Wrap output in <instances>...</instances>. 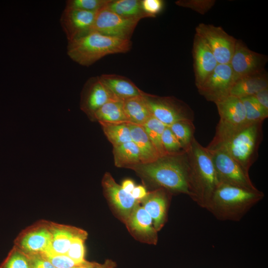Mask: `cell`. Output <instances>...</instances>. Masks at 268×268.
I'll list each match as a JSON object with an SVG mask.
<instances>
[{
  "mask_svg": "<svg viewBox=\"0 0 268 268\" xmlns=\"http://www.w3.org/2000/svg\"><path fill=\"white\" fill-rule=\"evenodd\" d=\"M215 3L214 0H180L175 2L179 6L191 8L201 14L207 12Z\"/></svg>",
  "mask_w": 268,
  "mask_h": 268,
  "instance_id": "cell-36",
  "label": "cell"
},
{
  "mask_svg": "<svg viewBox=\"0 0 268 268\" xmlns=\"http://www.w3.org/2000/svg\"><path fill=\"white\" fill-rule=\"evenodd\" d=\"M113 153L116 166L131 167L141 163L139 150L133 141H129L113 146Z\"/></svg>",
  "mask_w": 268,
  "mask_h": 268,
  "instance_id": "cell-26",
  "label": "cell"
},
{
  "mask_svg": "<svg viewBox=\"0 0 268 268\" xmlns=\"http://www.w3.org/2000/svg\"><path fill=\"white\" fill-rule=\"evenodd\" d=\"M264 197L262 191L220 184L206 208L220 220L239 221Z\"/></svg>",
  "mask_w": 268,
  "mask_h": 268,
  "instance_id": "cell-3",
  "label": "cell"
},
{
  "mask_svg": "<svg viewBox=\"0 0 268 268\" xmlns=\"http://www.w3.org/2000/svg\"><path fill=\"white\" fill-rule=\"evenodd\" d=\"M186 152L190 166V197L206 209L220 184L213 163L206 147L195 137Z\"/></svg>",
  "mask_w": 268,
  "mask_h": 268,
  "instance_id": "cell-2",
  "label": "cell"
},
{
  "mask_svg": "<svg viewBox=\"0 0 268 268\" xmlns=\"http://www.w3.org/2000/svg\"><path fill=\"white\" fill-rule=\"evenodd\" d=\"M143 95L123 101L124 111L129 123L142 126L152 116Z\"/></svg>",
  "mask_w": 268,
  "mask_h": 268,
  "instance_id": "cell-25",
  "label": "cell"
},
{
  "mask_svg": "<svg viewBox=\"0 0 268 268\" xmlns=\"http://www.w3.org/2000/svg\"><path fill=\"white\" fill-rule=\"evenodd\" d=\"M97 11L65 7L60 21L68 42L91 32Z\"/></svg>",
  "mask_w": 268,
  "mask_h": 268,
  "instance_id": "cell-15",
  "label": "cell"
},
{
  "mask_svg": "<svg viewBox=\"0 0 268 268\" xmlns=\"http://www.w3.org/2000/svg\"><path fill=\"white\" fill-rule=\"evenodd\" d=\"M141 126L160 156L166 155L162 146L161 136L167 126L151 116Z\"/></svg>",
  "mask_w": 268,
  "mask_h": 268,
  "instance_id": "cell-29",
  "label": "cell"
},
{
  "mask_svg": "<svg viewBox=\"0 0 268 268\" xmlns=\"http://www.w3.org/2000/svg\"><path fill=\"white\" fill-rule=\"evenodd\" d=\"M106 7L126 18L140 20L149 17L142 8L141 0H109Z\"/></svg>",
  "mask_w": 268,
  "mask_h": 268,
  "instance_id": "cell-27",
  "label": "cell"
},
{
  "mask_svg": "<svg viewBox=\"0 0 268 268\" xmlns=\"http://www.w3.org/2000/svg\"><path fill=\"white\" fill-rule=\"evenodd\" d=\"M50 228L52 235L51 246L49 252L43 255L44 256L66 255L74 238L87 236L86 231L72 226L50 222Z\"/></svg>",
  "mask_w": 268,
  "mask_h": 268,
  "instance_id": "cell-20",
  "label": "cell"
},
{
  "mask_svg": "<svg viewBox=\"0 0 268 268\" xmlns=\"http://www.w3.org/2000/svg\"><path fill=\"white\" fill-rule=\"evenodd\" d=\"M147 194V192L145 187L138 185L134 187L131 194L134 199L140 201L145 197Z\"/></svg>",
  "mask_w": 268,
  "mask_h": 268,
  "instance_id": "cell-42",
  "label": "cell"
},
{
  "mask_svg": "<svg viewBox=\"0 0 268 268\" xmlns=\"http://www.w3.org/2000/svg\"><path fill=\"white\" fill-rule=\"evenodd\" d=\"M103 193L111 208L117 217L124 224L139 201L131 194L125 192L116 183L110 173L106 172L102 180Z\"/></svg>",
  "mask_w": 268,
  "mask_h": 268,
  "instance_id": "cell-14",
  "label": "cell"
},
{
  "mask_svg": "<svg viewBox=\"0 0 268 268\" xmlns=\"http://www.w3.org/2000/svg\"><path fill=\"white\" fill-rule=\"evenodd\" d=\"M43 256L56 268H73L79 266L67 255Z\"/></svg>",
  "mask_w": 268,
  "mask_h": 268,
  "instance_id": "cell-37",
  "label": "cell"
},
{
  "mask_svg": "<svg viewBox=\"0 0 268 268\" xmlns=\"http://www.w3.org/2000/svg\"><path fill=\"white\" fill-rule=\"evenodd\" d=\"M193 56L195 84L200 87L218 64L207 43L197 34H195Z\"/></svg>",
  "mask_w": 268,
  "mask_h": 268,
  "instance_id": "cell-18",
  "label": "cell"
},
{
  "mask_svg": "<svg viewBox=\"0 0 268 268\" xmlns=\"http://www.w3.org/2000/svg\"><path fill=\"white\" fill-rule=\"evenodd\" d=\"M141 5L149 17H155L162 10L164 2L162 0H141Z\"/></svg>",
  "mask_w": 268,
  "mask_h": 268,
  "instance_id": "cell-38",
  "label": "cell"
},
{
  "mask_svg": "<svg viewBox=\"0 0 268 268\" xmlns=\"http://www.w3.org/2000/svg\"><path fill=\"white\" fill-rule=\"evenodd\" d=\"M0 268H31L28 256L13 246L7 257L0 265Z\"/></svg>",
  "mask_w": 268,
  "mask_h": 268,
  "instance_id": "cell-32",
  "label": "cell"
},
{
  "mask_svg": "<svg viewBox=\"0 0 268 268\" xmlns=\"http://www.w3.org/2000/svg\"><path fill=\"white\" fill-rule=\"evenodd\" d=\"M161 142L167 155H176L186 152L168 126L165 128L162 133Z\"/></svg>",
  "mask_w": 268,
  "mask_h": 268,
  "instance_id": "cell-33",
  "label": "cell"
},
{
  "mask_svg": "<svg viewBox=\"0 0 268 268\" xmlns=\"http://www.w3.org/2000/svg\"><path fill=\"white\" fill-rule=\"evenodd\" d=\"M92 119L99 122L129 123L124 111L123 101L118 99H111L104 104L94 113Z\"/></svg>",
  "mask_w": 268,
  "mask_h": 268,
  "instance_id": "cell-24",
  "label": "cell"
},
{
  "mask_svg": "<svg viewBox=\"0 0 268 268\" xmlns=\"http://www.w3.org/2000/svg\"><path fill=\"white\" fill-rule=\"evenodd\" d=\"M139 21L120 16L105 6L97 11L91 32L131 40Z\"/></svg>",
  "mask_w": 268,
  "mask_h": 268,
  "instance_id": "cell-11",
  "label": "cell"
},
{
  "mask_svg": "<svg viewBox=\"0 0 268 268\" xmlns=\"http://www.w3.org/2000/svg\"><path fill=\"white\" fill-rule=\"evenodd\" d=\"M213 163L219 184L250 190H258L246 172L227 152L219 148L206 147Z\"/></svg>",
  "mask_w": 268,
  "mask_h": 268,
  "instance_id": "cell-7",
  "label": "cell"
},
{
  "mask_svg": "<svg viewBox=\"0 0 268 268\" xmlns=\"http://www.w3.org/2000/svg\"><path fill=\"white\" fill-rule=\"evenodd\" d=\"M196 33L207 43L218 64H229L234 51L236 39L220 26L202 23L196 27Z\"/></svg>",
  "mask_w": 268,
  "mask_h": 268,
  "instance_id": "cell-10",
  "label": "cell"
},
{
  "mask_svg": "<svg viewBox=\"0 0 268 268\" xmlns=\"http://www.w3.org/2000/svg\"><path fill=\"white\" fill-rule=\"evenodd\" d=\"M109 0H68L65 7L88 11H97L105 6Z\"/></svg>",
  "mask_w": 268,
  "mask_h": 268,
  "instance_id": "cell-35",
  "label": "cell"
},
{
  "mask_svg": "<svg viewBox=\"0 0 268 268\" xmlns=\"http://www.w3.org/2000/svg\"><path fill=\"white\" fill-rule=\"evenodd\" d=\"M131 48V40L92 32L68 42L67 54L77 64L89 67L106 56L125 53Z\"/></svg>",
  "mask_w": 268,
  "mask_h": 268,
  "instance_id": "cell-4",
  "label": "cell"
},
{
  "mask_svg": "<svg viewBox=\"0 0 268 268\" xmlns=\"http://www.w3.org/2000/svg\"><path fill=\"white\" fill-rule=\"evenodd\" d=\"M125 224L130 233L137 241L148 244H157L158 232L153 226L151 217L139 202L136 204Z\"/></svg>",
  "mask_w": 268,
  "mask_h": 268,
  "instance_id": "cell-16",
  "label": "cell"
},
{
  "mask_svg": "<svg viewBox=\"0 0 268 268\" xmlns=\"http://www.w3.org/2000/svg\"><path fill=\"white\" fill-rule=\"evenodd\" d=\"M215 104L220 119L211 143L219 142L248 124L245 108L240 98L230 95Z\"/></svg>",
  "mask_w": 268,
  "mask_h": 268,
  "instance_id": "cell-8",
  "label": "cell"
},
{
  "mask_svg": "<svg viewBox=\"0 0 268 268\" xmlns=\"http://www.w3.org/2000/svg\"><path fill=\"white\" fill-rule=\"evenodd\" d=\"M87 237V236H79L74 238L66 254L79 266L86 261L84 243Z\"/></svg>",
  "mask_w": 268,
  "mask_h": 268,
  "instance_id": "cell-34",
  "label": "cell"
},
{
  "mask_svg": "<svg viewBox=\"0 0 268 268\" xmlns=\"http://www.w3.org/2000/svg\"><path fill=\"white\" fill-rule=\"evenodd\" d=\"M240 99L245 108L248 124L263 122L268 117V110L262 107L253 96Z\"/></svg>",
  "mask_w": 268,
  "mask_h": 268,
  "instance_id": "cell-31",
  "label": "cell"
},
{
  "mask_svg": "<svg viewBox=\"0 0 268 268\" xmlns=\"http://www.w3.org/2000/svg\"><path fill=\"white\" fill-rule=\"evenodd\" d=\"M253 96L262 107L268 110V87L261 90Z\"/></svg>",
  "mask_w": 268,
  "mask_h": 268,
  "instance_id": "cell-41",
  "label": "cell"
},
{
  "mask_svg": "<svg viewBox=\"0 0 268 268\" xmlns=\"http://www.w3.org/2000/svg\"><path fill=\"white\" fill-rule=\"evenodd\" d=\"M143 96L152 116L167 126L181 121H194V111L182 100L146 93Z\"/></svg>",
  "mask_w": 268,
  "mask_h": 268,
  "instance_id": "cell-6",
  "label": "cell"
},
{
  "mask_svg": "<svg viewBox=\"0 0 268 268\" xmlns=\"http://www.w3.org/2000/svg\"><path fill=\"white\" fill-rule=\"evenodd\" d=\"M116 263L111 259H107L103 264L88 262L86 260L77 268H116Z\"/></svg>",
  "mask_w": 268,
  "mask_h": 268,
  "instance_id": "cell-40",
  "label": "cell"
},
{
  "mask_svg": "<svg viewBox=\"0 0 268 268\" xmlns=\"http://www.w3.org/2000/svg\"><path fill=\"white\" fill-rule=\"evenodd\" d=\"M103 132L113 146L131 141V132L127 123L99 122Z\"/></svg>",
  "mask_w": 268,
  "mask_h": 268,
  "instance_id": "cell-28",
  "label": "cell"
},
{
  "mask_svg": "<svg viewBox=\"0 0 268 268\" xmlns=\"http://www.w3.org/2000/svg\"><path fill=\"white\" fill-rule=\"evenodd\" d=\"M263 123L248 124L219 142L210 143L206 147L223 149L249 172L259 156L263 138Z\"/></svg>",
  "mask_w": 268,
  "mask_h": 268,
  "instance_id": "cell-5",
  "label": "cell"
},
{
  "mask_svg": "<svg viewBox=\"0 0 268 268\" xmlns=\"http://www.w3.org/2000/svg\"><path fill=\"white\" fill-rule=\"evenodd\" d=\"M172 194L164 189L159 188L147 192L139 202L152 219L155 230L160 231L167 220V213Z\"/></svg>",
  "mask_w": 268,
  "mask_h": 268,
  "instance_id": "cell-19",
  "label": "cell"
},
{
  "mask_svg": "<svg viewBox=\"0 0 268 268\" xmlns=\"http://www.w3.org/2000/svg\"><path fill=\"white\" fill-rule=\"evenodd\" d=\"M157 188L165 189L171 194L190 196V166L186 152L166 155L155 161L140 163L130 168Z\"/></svg>",
  "mask_w": 268,
  "mask_h": 268,
  "instance_id": "cell-1",
  "label": "cell"
},
{
  "mask_svg": "<svg viewBox=\"0 0 268 268\" xmlns=\"http://www.w3.org/2000/svg\"><path fill=\"white\" fill-rule=\"evenodd\" d=\"M121 186L123 189L129 194H131L135 187L134 182L130 179H127L124 180Z\"/></svg>",
  "mask_w": 268,
  "mask_h": 268,
  "instance_id": "cell-43",
  "label": "cell"
},
{
  "mask_svg": "<svg viewBox=\"0 0 268 268\" xmlns=\"http://www.w3.org/2000/svg\"><path fill=\"white\" fill-rule=\"evenodd\" d=\"M268 87V78L265 71L236 80L232 87L230 95L242 98L253 96L261 90Z\"/></svg>",
  "mask_w": 268,
  "mask_h": 268,
  "instance_id": "cell-22",
  "label": "cell"
},
{
  "mask_svg": "<svg viewBox=\"0 0 268 268\" xmlns=\"http://www.w3.org/2000/svg\"><path fill=\"white\" fill-rule=\"evenodd\" d=\"M103 83L117 99L125 100L143 95L140 90L127 77L116 74H103L100 76Z\"/></svg>",
  "mask_w": 268,
  "mask_h": 268,
  "instance_id": "cell-21",
  "label": "cell"
},
{
  "mask_svg": "<svg viewBox=\"0 0 268 268\" xmlns=\"http://www.w3.org/2000/svg\"><path fill=\"white\" fill-rule=\"evenodd\" d=\"M169 127L177 137L183 150L186 151L195 138V127L193 121H178Z\"/></svg>",
  "mask_w": 268,
  "mask_h": 268,
  "instance_id": "cell-30",
  "label": "cell"
},
{
  "mask_svg": "<svg viewBox=\"0 0 268 268\" xmlns=\"http://www.w3.org/2000/svg\"><path fill=\"white\" fill-rule=\"evenodd\" d=\"M29 257L30 259L31 268H56L41 254Z\"/></svg>",
  "mask_w": 268,
  "mask_h": 268,
  "instance_id": "cell-39",
  "label": "cell"
},
{
  "mask_svg": "<svg viewBox=\"0 0 268 268\" xmlns=\"http://www.w3.org/2000/svg\"><path fill=\"white\" fill-rule=\"evenodd\" d=\"M127 124L130 130L132 140L139 150L141 163H151L160 157L141 126L131 123Z\"/></svg>",
  "mask_w": 268,
  "mask_h": 268,
  "instance_id": "cell-23",
  "label": "cell"
},
{
  "mask_svg": "<svg viewBox=\"0 0 268 268\" xmlns=\"http://www.w3.org/2000/svg\"><path fill=\"white\" fill-rule=\"evenodd\" d=\"M267 57L250 50L243 42L237 40L230 62L234 82L241 77L265 71Z\"/></svg>",
  "mask_w": 268,
  "mask_h": 268,
  "instance_id": "cell-12",
  "label": "cell"
},
{
  "mask_svg": "<svg viewBox=\"0 0 268 268\" xmlns=\"http://www.w3.org/2000/svg\"><path fill=\"white\" fill-rule=\"evenodd\" d=\"M50 222L40 220L22 230L14 241V246L28 256L45 255L52 242Z\"/></svg>",
  "mask_w": 268,
  "mask_h": 268,
  "instance_id": "cell-9",
  "label": "cell"
},
{
  "mask_svg": "<svg viewBox=\"0 0 268 268\" xmlns=\"http://www.w3.org/2000/svg\"><path fill=\"white\" fill-rule=\"evenodd\" d=\"M77 268V267H76V268Z\"/></svg>",
  "mask_w": 268,
  "mask_h": 268,
  "instance_id": "cell-44",
  "label": "cell"
},
{
  "mask_svg": "<svg viewBox=\"0 0 268 268\" xmlns=\"http://www.w3.org/2000/svg\"><path fill=\"white\" fill-rule=\"evenodd\" d=\"M116 98L101 80L100 76L90 77L81 93L80 108L90 118L108 101Z\"/></svg>",
  "mask_w": 268,
  "mask_h": 268,
  "instance_id": "cell-17",
  "label": "cell"
},
{
  "mask_svg": "<svg viewBox=\"0 0 268 268\" xmlns=\"http://www.w3.org/2000/svg\"><path fill=\"white\" fill-rule=\"evenodd\" d=\"M234 78L229 64H218L198 88L199 93L214 103L230 95Z\"/></svg>",
  "mask_w": 268,
  "mask_h": 268,
  "instance_id": "cell-13",
  "label": "cell"
}]
</instances>
